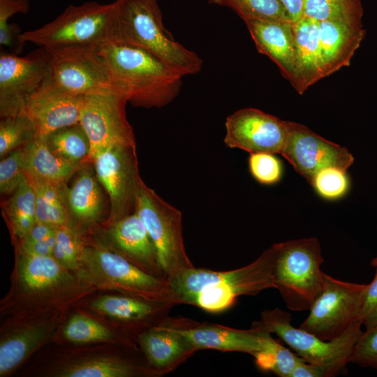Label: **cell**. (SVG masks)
<instances>
[{
  "instance_id": "obj_51",
  "label": "cell",
  "mask_w": 377,
  "mask_h": 377,
  "mask_svg": "<svg viewBox=\"0 0 377 377\" xmlns=\"http://www.w3.org/2000/svg\"><path fill=\"white\" fill-rule=\"evenodd\" d=\"M372 260H377V256L376 258H373Z\"/></svg>"
},
{
  "instance_id": "obj_15",
  "label": "cell",
  "mask_w": 377,
  "mask_h": 377,
  "mask_svg": "<svg viewBox=\"0 0 377 377\" xmlns=\"http://www.w3.org/2000/svg\"><path fill=\"white\" fill-rule=\"evenodd\" d=\"M50 60L43 47L26 57L1 52V117L22 113L29 98L49 77Z\"/></svg>"
},
{
  "instance_id": "obj_30",
  "label": "cell",
  "mask_w": 377,
  "mask_h": 377,
  "mask_svg": "<svg viewBox=\"0 0 377 377\" xmlns=\"http://www.w3.org/2000/svg\"><path fill=\"white\" fill-rule=\"evenodd\" d=\"M5 213L13 236L19 240L36 223L35 193L27 177L8 200Z\"/></svg>"
},
{
  "instance_id": "obj_17",
  "label": "cell",
  "mask_w": 377,
  "mask_h": 377,
  "mask_svg": "<svg viewBox=\"0 0 377 377\" xmlns=\"http://www.w3.org/2000/svg\"><path fill=\"white\" fill-rule=\"evenodd\" d=\"M225 127V145L250 154H281L288 137L286 121L252 108L230 114Z\"/></svg>"
},
{
  "instance_id": "obj_27",
  "label": "cell",
  "mask_w": 377,
  "mask_h": 377,
  "mask_svg": "<svg viewBox=\"0 0 377 377\" xmlns=\"http://www.w3.org/2000/svg\"><path fill=\"white\" fill-rule=\"evenodd\" d=\"M138 342L154 370L166 369L195 350L173 327L165 325L142 332Z\"/></svg>"
},
{
  "instance_id": "obj_23",
  "label": "cell",
  "mask_w": 377,
  "mask_h": 377,
  "mask_svg": "<svg viewBox=\"0 0 377 377\" xmlns=\"http://www.w3.org/2000/svg\"><path fill=\"white\" fill-rule=\"evenodd\" d=\"M106 233L110 245L117 251L145 271L165 278L154 245L135 211L109 225Z\"/></svg>"
},
{
  "instance_id": "obj_50",
  "label": "cell",
  "mask_w": 377,
  "mask_h": 377,
  "mask_svg": "<svg viewBox=\"0 0 377 377\" xmlns=\"http://www.w3.org/2000/svg\"><path fill=\"white\" fill-rule=\"evenodd\" d=\"M210 3H214L216 4H219V0H209Z\"/></svg>"
},
{
  "instance_id": "obj_2",
  "label": "cell",
  "mask_w": 377,
  "mask_h": 377,
  "mask_svg": "<svg viewBox=\"0 0 377 377\" xmlns=\"http://www.w3.org/2000/svg\"><path fill=\"white\" fill-rule=\"evenodd\" d=\"M116 92L135 107L162 108L179 94L178 71L138 46L112 40L98 46Z\"/></svg>"
},
{
  "instance_id": "obj_25",
  "label": "cell",
  "mask_w": 377,
  "mask_h": 377,
  "mask_svg": "<svg viewBox=\"0 0 377 377\" xmlns=\"http://www.w3.org/2000/svg\"><path fill=\"white\" fill-rule=\"evenodd\" d=\"M168 305L123 294H103L90 296L77 306L126 331V325L145 324Z\"/></svg>"
},
{
  "instance_id": "obj_29",
  "label": "cell",
  "mask_w": 377,
  "mask_h": 377,
  "mask_svg": "<svg viewBox=\"0 0 377 377\" xmlns=\"http://www.w3.org/2000/svg\"><path fill=\"white\" fill-rule=\"evenodd\" d=\"M82 166L66 190V202L75 220L84 226H91L99 220L103 212L101 184L94 170Z\"/></svg>"
},
{
  "instance_id": "obj_33",
  "label": "cell",
  "mask_w": 377,
  "mask_h": 377,
  "mask_svg": "<svg viewBox=\"0 0 377 377\" xmlns=\"http://www.w3.org/2000/svg\"><path fill=\"white\" fill-rule=\"evenodd\" d=\"M303 16L317 22L362 20L358 0H304Z\"/></svg>"
},
{
  "instance_id": "obj_44",
  "label": "cell",
  "mask_w": 377,
  "mask_h": 377,
  "mask_svg": "<svg viewBox=\"0 0 377 377\" xmlns=\"http://www.w3.org/2000/svg\"><path fill=\"white\" fill-rule=\"evenodd\" d=\"M22 33L16 23L8 22L0 26V45L8 47L14 54H21L26 44L21 40Z\"/></svg>"
},
{
  "instance_id": "obj_38",
  "label": "cell",
  "mask_w": 377,
  "mask_h": 377,
  "mask_svg": "<svg viewBox=\"0 0 377 377\" xmlns=\"http://www.w3.org/2000/svg\"><path fill=\"white\" fill-rule=\"evenodd\" d=\"M237 297L231 288L216 285L188 296L182 303L195 305L208 312L218 313L232 306Z\"/></svg>"
},
{
  "instance_id": "obj_28",
  "label": "cell",
  "mask_w": 377,
  "mask_h": 377,
  "mask_svg": "<svg viewBox=\"0 0 377 377\" xmlns=\"http://www.w3.org/2000/svg\"><path fill=\"white\" fill-rule=\"evenodd\" d=\"M23 149V168L26 175L61 187L82 165L57 155L49 147L46 136H34Z\"/></svg>"
},
{
  "instance_id": "obj_13",
  "label": "cell",
  "mask_w": 377,
  "mask_h": 377,
  "mask_svg": "<svg viewBox=\"0 0 377 377\" xmlns=\"http://www.w3.org/2000/svg\"><path fill=\"white\" fill-rule=\"evenodd\" d=\"M92 161L96 175L109 196V226L135 211L142 182L138 172L136 146L114 145L97 154Z\"/></svg>"
},
{
  "instance_id": "obj_7",
  "label": "cell",
  "mask_w": 377,
  "mask_h": 377,
  "mask_svg": "<svg viewBox=\"0 0 377 377\" xmlns=\"http://www.w3.org/2000/svg\"><path fill=\"white\" fill-rule=\"evenodd\" d=\"M291 321L290 313L275 308L263 311L260 320L253 324L275 334L306 362L325 368L327 377L339 374L349 363L353 348L364 332L358 320L339 337L323 341L309 332L293 327Z\"/></svg>"
},
{
  "instance_id": "obj_10",
  "label": "cell",
  "mask_w": 377,
  "mask_h": 377,
  "mask_svg": "<svg viewBox=\"0 0 377 377\" xmlns=\"http://www.w3.org/2000/svg\"><path fill=\"white\" fill-rule=\"evenodd\" d=\"M367 285L341 281L325 274L323 290L300 327L323 341L339 337L359 320Z\"/></svg>"
},
{
  "instance_id": "obj_26",
  "label": "cell",
  "mask_w": 377,
  "mask_h": 377,
  "mask_svg": "<svg viewBox=\"0 0 377 377\" xmlns=\"http://www.w3.org/2000/svg\"><path fill=\"white\" fill-rule=\"evenodd\" d=\"M296 49V82L294 88L302 94L325 77L320 44L318 22L302 16L294 23Z\"/></svg>"
},
{
  "instance_id": "obj_49",
  "label": "cell",
  "mask_w": 377,
  "mask_h": 377,
  "mask_svg": "<svg viewBox=\"0 0 377 377\" xmlns=\"http://www.w3.org/2000/svg\"><path fill=\"white\" fill-rule=\"evenodd\" d=\"M293 23L297 22L303 16L304 0H280Z\"/></svg>"
},
{
  "instance_id": "obj_24",
  "label": "cell",
  "mask_w": 377,
  "mask_h": 377,
  "mask_svg": "<svg viewBox=\"0 0 377 377\" xmlns=\"http://www.w3.org/2000/svg\"><path fill=\"white\" fill-rule=\"evenodd\" d=\"M325 76L348 66L366 34L362 20L318 22Z\"/></svg>"
},
{
  "instance_id": "obj_31",
  "label": "cell",
  "mask_w": 377,
  "mask_h": 377,
  "mask_svg": "<svg viewBox=\"0 0 377 377\" xmlns=\"http://www.w3.org/2000/svg\"><path fill=\"white\" fill-rule=\"evenodd\" d=\"M27 178L35 193L36 221L53 227L70 223L60 191L61 187L44 180Z\"/></svg>"
},
{
  "instance_id": "obj_6",
  "label": "cell",
  "mask_w": 377,
  "mask_h": 377,
  "mask_svg": "<svg viewBox=\"0 0 377 377\" xmlns=\"http://www.w3.org/2000/svg\"><path fill=\"white\" fill-rule=\"evenodd\" d=\"M115 1L68 6L54 20L34 30L22 32L20 38L45 49L73 45H101L115 38Z\"/></svg>"
},
{
  "instance_id": "obj_47",
  "label": "cell",
  "mask_w": 377,
  "mask_h": 377,
  "mask_svg": "<svg viewBox=\"0 0 377 377\" xmlns=\"http://www.w3.org/2000/svg\"><path fill=\"white\" fill-rule=\"evenodd\" d=\"M291 377H327L323 367L306 362L302 358L294 369Z\"/></svg>"
},
{
  "instance_id": "obj_19",
  "label": "cell",
  "mask_w": 377,
  "mask_h": 377,
  "mask_svg": "<svg viewBox=\"0 0 377 377\" xmlns=\"http://www.w3.org/2000/svg\"><path fill=\"white\" fill-rule=\"evenodd\" d=\"M83 99L58 87L49 76L29 98L22 113L34 124L36 135L47 136L79 124Z\"/></svg>"
},
{
  "instance_id": "obj_39",
  "label": "cell",
  "mask_w": 377,
  "mask_h": 377,
  "mask_svg": "<svg viewBox=\"0 0 377 377\" xmlns=\"http://www.w3.org/2000/svg\"><path fill=\"white\" fill-rule=\"evenodd\" d=\"M345 170L327 167L319 170L311 184L318 195L327 200H336L343 196L349 189V179Z\"/></svg>"
},
{
  "instance_id": "obj_45",
  "label": "cell",
  "mask_w": 377,
  "mask_h": 377,
  "mask_svg": "<svg viewBox=\"0 0 377 377\" xmlns=\"http://www.w3.org/2000/svg\"><path fill=\"white\" fill-rule=\"evenodd\" d=\"M57 229V228H56ZM56 243V230L51 235L29 244L17 245V249L29 255L51 256Z\"/></svg>"
},
{
  "instance_id": "obj_32",
  "label": "cell",
  "mask_w": 377,
  "mask_h": 377,
  "mask_svg": "<svg viewBox=\"0 0 377 377\" xmlns=\"http://www.w3.org/2000/svg\"><path fill=\"white\" fill-rule=\"evenodd\" d=\"M46 141L53 152L70 162L82 164L83 161L89 159V140L80 124L50 133Z\"/></svg>"
},
{
  "instance_id": "obj_9",
  "label": "cell",
  "mask_w": 377,
  "mask_h": 377,
  "mask_svg": "<svg viewBox=\"0 0 377 377\" xmlns=\"http://www.w3.org/2000/svg\"><path fill=\"white\" fill-rule=\"evenodd\" d=\"M45 50L49 54L50 79L62 89L82 96L115 91L109 68L98 45Z\"/></svg>"
},
{
  "instance_id": "obj_34",
  "label": "cell",
  "mask_w": 377,
  "mask_h": 377,
  "mask_svg": "<svg viewBox=\"0 0 377 377\" xmlns=\"http://www.w3.org/2000/svg\"><path fill=\"white\" fill-rule=\"evenodd\" d=\"M253 357L258 368L271 371L279 377H291L294 369L302 359L275 340L271 333L266 338L263 350Z\"/></svg>"
},
{
  "instance_id": "obj_37",
  "label": "cell",
  "mask_w": 377,
  "mask_h": 377,
  "mask_svg": "<svg viewBox=\"0 0 377 377\" xmlns=\"http://www.w3.org/2000/svg\"><path fill=\"white\" fill-rule=\"evenodd\" d=\"M36 136L34 124L24 113L1 117L0 122V157L23 147Z\"/></svg>"
},
{
  "instance_id": "obj_48",
  "label": "cell",
  "mask_w": 377,
  "mask_h": 377,
  "mask_svg": "<svg viewBox=\"0 0 377 377\" xmlns=\"http://www.w3.org/2000/svg\"><path fill=\"white\" fill-rule=\"evenodd\" d=\"M56 228L57 227L36 222L29 233L22 239L20 240L19 244H29L46 238L53 234Z\"/></svg>"
},
{
  "instance_id": "obj_22",
  "label": "cell",
  "mask_w": 377,
  "mask_h": 377,
  "mask_svg": "<svg viewBox=\"0 0 377 377\" xmlns=\"http://www.w3.org/2000/svg\"><path fill=\"white\" fill-rule=\"evenodd\" d=\"M195 349L210 348L238 351L253 356L263 350L267 330L252 325L250 330H237L220 325H201L182 328L173 327Z\"/></svg>"
},
{
  "instance_id": "obj_11",
  "label": "cell",
  "mask_w": 377,
  "mask_h": 377,
  "mask_svg": "<svg viewBox=\"0 0 377 377\" xmlns=\"http://www.w3.org/2000/svg\"><path fill=\"white\" fill-rule=\"evenodd\" d=\"M274 252L271 246L255 261L243 267L217 272L193 267L169 281L177 302H183L188 296L216 285L231 288L238 297L253 296L265 289L274 288Z\"/></svg>"
},
{
  "instance_id": "obj_1",
  "label": "cell",
  "mask_w": 377,
  "mask_h": 377,
  "mask_svg": "<svg viewBox=\"0 0 377 377\" xmlns=\"http://www.w3.org/2000/svg\"><path fill=\"white\" fill-rule=\"evenodd\" d=\"M15 251L10 287L0 302L4 318L66 312L98 291L52 256H33L17 249Z\"/></svg>"
},
{
  "instance_id": "obj_14",
  "label": "cell",
  "mask_w": 377,
  "mask_h": 377,
  "mask_svg": "<svg viewBox=\"0 0 377 377\" xmlns=\"http://www.w3.org/2000/svg\"><path fill=\"white\" fill-rule=\"evenodd\" d=\"M66 312L5 317L0 328V376L10 375L33 353L53 341Z\"/></svg>"
},
{
  "instance_id": "obj_16",
  "label": "cell",
  "mask_w": 377,
  "mask_h": 377,
  "mask_svg": "<svg viewBox=\"0 0 377 377\" xmlns=\"http://www.w3.org/2000/svg\"><path fill=\"white\" fill-rule=\"evenodd\" d=\"M288 137L281 154L294 169L311 184L314 175L327 167L346 170L354 162L345 147L330 142L308 127L286 121Z\"/></svg>"
},
{
  "instance_id": "obj_4",
  "label": "cell",
  "mask_w": 377,
  "mask_h": 377,
  "mask_svg": "<svg viewBox=\"0 0 377 377\" xmlns=\"http://www.w3.org/2000/svg\"><path fill=\"white\" fill-rule=\"evenodd\" d=\"M115 2L114 40L152 53L183 76L200 71L202 60L200 57L168 35L156 1L115 0Z\"/></svg>"
},
{
  "instance_id": "obj_52",
  "label": "cell",
  "mask_w": 377,
  "mask_h": 377,
  "mask_svg": "<svg viewBox=\"0 0 377 377\" xmlns=\"http://www.w3.org/2000/svg\"><path fill=\"white\" fill-rule=\"evenodd\" d=\"M151 1H156V0H151Z\"/></svg>"
},
{
  "instance_id": "obj_20",
  "label": "cell",
  "mask_w": 377,
  "mask_h": 377,
  "mask_svg": "<svg viewBox=\"0 0 377 377\" xmlns=\"http://www.w3.org/2000/svg\"><path fill=\"white\" fill-rule=\"evenodd\" d=\"M63 316L53 341L58 343L83 346L111 344L131 346L126 331L80 307L75 306Z\"/></svg>"
},
{
  "instance_id": "obj_12",
  "label": "cell",
  "mask_w": 377,
  "mask_h": 377,
  "mask_svg": "<svg viewBox=\"0 0 377 377\" xmlns=\"http://www.w3.org/2000/svg\"><path fill=\"white\" fill-rule=\"evenodd\" d=\"M127 100L115 91L84 96L79 124L90 143L88 161L114 145L136 146L126 118Z\"/></svg>"
},
{
  "instance_id": "obj_3",
  "label": "cell",
  "mask_w": 377,
  "mask_h": 377,
  "mask_svg": "<svg viewBox=\"0 0 377 377\" xmlns=\"http://www.w3.org/2000/svg\"><path fill=\"white\" fill-rule=\"evenodd\" d=\"M77 273L97 290L116 291L168 304L177 303L168 279L145 271L100 241L88 244L84 241L81 265Z\"/></svg>"
},
{
  "instance_id": "obj_35",
  "label": "cell",
  "mask_w": 377,
  "mask_h": 377,
  "mask_svg": "<svg viewBox=\"0 0 377 377\" xmlns=\"http://www.w3.org/2000/svg\"><path fill=\"white\" fill-rule=\"evenodd\" d=\"M219 5L230 7L244 22L252 20L292 22L280 0H219Z\"/></svg>"
},
{
  "instance_id": "obj_40",
  "label": "cell",
  "mask_w": 377,
  "mask_h": 377,
  "mask_svg": "<svg viewBox=\"0 0 377 377\" xmlns=\"http://www.w3.org/2000/svg\"><path fill=\"white\" fill-rule=\"evenodd\" d=\"M248 164L250 173L260 184L272 185L281 179L282 163L274 154H250Z\"/></svg>"
},
{
  "instance_id": "obj_21",
  "label": "cell",
  "mask_w": 377,
  "mask_h": 377,
  "mask_svg": "<svg viewBox=\"0 0 377 377\" xmlns=\"http://www.w3.org/2000/svg\"><path fill=\"white\" fill-rule=\"evenodd\" d=\"M257 50L268 57L293 87L296 82L294 23L252 20L245 22Z\"/></svg>"
},
{
  "instance_id": "obj_18",
  "label": "cell",
  "mask_w": 377,
  "mask_h": 377,
  "mask_svg": "<svg viewBox=\"0 0 377 377\" xmlns=\"http://www.w3.org/2000/svg\"><path fill=\"white\" fill-rule=\"evenodd\" d=\"M146 370L103 348H69L58 355L45 369L53 377H131Z\"/></svg>"
},
{
  "instance_id": "obj_42",
  "label": "cell",
  "mask_w": 377,
  "mask_h": 377,
  "mask_svg": "<svg viewBox=\"0 0 377 377\" xmlns=\"http://www.w3.org/2000/svg\"><path fill=\"white\" fill-rule=\"evenodd\" d=\"M349 363L377 371V325L363 332L353 348Z\"/></svg>"
},
{
  "instance_id": "obj_5",
  "label": "cell",
  "mask_w": 377,
  "mask_h": 377,
  "mask_svg": "<svg viewBox=\"0 0 377 377\" xmlns=\"http://www.w3.org/2000/svg\"><path fill=\"white\" fill-rule=\"evenodd\" d=\"M274 283L292 311L309 310L323 290L324 259L315 237L274 244Z\"/></svg>"
},
{
  "instance_id": "obj_8",
  "label": "cell",
  "mask_w": 377,
  "mask_h": 377,
  "mask_svg": "<svg viewBox=\"0 0 377 377\" xmlns=\"http://www.w3.org/2000/svg\"><path fill=\"white\" fill-rule=\"evenodd\" d=\"M135 212L154 245L158 265L166 279L193 267L184 247L182 215L178 209L142 182Z\"/></svg>"
},
{
  "instance_id": "obj_43",
  "label": "cell",
  "mask_w": 377,
  "mask_h": 377,
  "mask_svg": "<svg viewBox=\"0 0 377 377\" xmlns=\"http://www.w3.org/2000/svg\"><path fill=\"white\" fill-rule=\"evenodd\" d=\"M370 263L376 272L371 282L367 285L359 316L365 330L377 325V260H372Z\"/></svg>"
},
{
  "instance_id": "obj_46",
  "label": "cell",
  "mask_w": 377,
  "mask_h": 377,
  "mask_svg": "<svg viewBox=\"0 0 377 377\" xmlns=\"http://www.w3.org/2000/svg\"><path fill=\"white\" fill-rule=\"evenodd\" d=\"M29 0H0V26L8 22L15 14H26L29 12Z\"/></svg>"
},
{
  "instance_id": "obj_36",
  "label": "cell",
  "mask_w": 377,
  "mask_h": 377,
  "mask_svg": "<svg viewBox=\"0 0 377 377\" xmlns=\"http://www.w3.org/2000/svg\"><path fill=\"white\" fill-rule=\"evenodd\" d=\"M84 239L71 223L56 229V243L52 257L66 269L77 272L81 265Z\"/></svg>"
},
{
  "instance_id": "obj_41",
  "label": "cell",
  "mask_w": 377,
  "mask_h": 377,
  "mask_svg": "<svg viewBox=\"0 0 377 377\" xmlns=\"http://www.w3.org/2000/svg\"><path fill=\"white\" fill-rule=\"evenodd\" d=\"M23 147L4 156L0 161V191L2 194L13 193L26 178L23 168Z\"/></svg>"
}]
</instances>
